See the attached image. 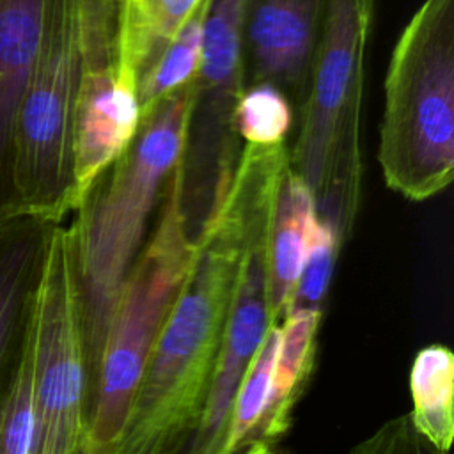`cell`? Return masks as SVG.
Returning <instances> with one entry per match:
<instances>
[{
	"mask_svg": "<svg viewBox=\"0 0 454 454\" xmlns=\"http://www.w3.org/2000/svg\"><path fill=\"white\" fill-rule=\"evenodd\" d=\"M289 147L250 145L209 222L154 342L117 454H181L193 434L223 342L247 245L270 213Z\"/></svg>",
	"mask_w": 454,
	"mask_h": 454,
	"instance_id": "1",
	"label": "cell"
},
{
	"mask_svg": "<svg viewBox=\"0 0 454 454\" xmlns=\"http://www.w3.org/2000/svg\"><path fill=\"white\" fill-rule=\"evenodd\" d=\"M190 101L192 82L149 110L129 145L85 190L64 225L89 395L119 293L179 161Z\"/></svg>",
	"mask_w": 454,
	"mask_h": 454,
	"instance_id": "2",
	"label": "cell"
},
{
	"mask_svg": "<svg viewBox=\"0 0 454 454\" xmlns=\"http://www.w3.org/2000/svg\"><path fill=\"white\" fill-rule=\"evenodd\" d=\"M374 0H326L307 98L289 149L291 168L309 184L317 218L344 247L362 197V99Z\"/></svg>",
	"mask_w": 454,
	"mask_h": 454,
	"instance_id": "3",
	"label": "cell"
},
{
	"mask_svg": "<svg viewBox=\"0 0 454 454\" xmlns=\"http://www.w3.org/2000/svg\"><path fill=\"white\" fill-rule=\"evenodd\" d=\"M378 163L385 184L422 202L454 177V0H426L385 76Z\"/></svg>",
	"mask_w": 454,
	"mask_h": 454,
	"instance_id": "4",
	"label": "cell"
},
{
	"mask_svg": "<svg viewBox=\"0 0 454 454\" xmlns=\"http://www.w3.org/2000/svg\"><path fill=\"white\" fill-rule=\"evenodd\" d=\"M172 174L149 238L119 293L89 395L83 454H117L154 342L193 264Z\"/></svg>",
	"mask_w": 454,
	"mask_h": 454,
	"instance_id": "5",
	"label": "cell"
},
{
	"mask_svg": "<svg viewBox=\"0 0 454 454\" xmlns=\"http://www.w3.org/2000/svg\"><path fill=\"white\" fill-rule=\"evenodd\" d=\"M247 0H211L179 161V211L195 241L225 195L243 142L236 108L247 87L243 25Z\"/></svg>",
	"mask_w": 454,
	"mask_h": 454,
	"instance_id": "6",
	"label": "cell"
},
{
	"mask_svg": "<svg viewBox=\"0 0 454 454\" xmlns=\"http://www.w3.org/2000/svg\"><path fill=\"white\" fill-rule=\"evenodd\" d=\"M78 74V0H59L18 108L12 140V177L21 213L59 223L76 206L74 105Z\"/></svg>",
	"mask_w": 454,
	"mask_h": 454,
	"instance_id": "7",
	"label": "cell"
},
{
	"mask_svg": "<svg viewBox=\"0 0 454 454\" xmlns=\"http://www.w3.org/2000/svg\"><path fill=\"white\" fill-rule=\"evenodd\" d=\"M32 403V454H80L89 387L64 223L53 234L35 303Z\"/></svg>",
	"mask_w": 454,
	"mask_h": 454,
	"instance_id": "8",
	"label": "cell"
},
{
	"mask_svg": "<svg viewBox=\"0 0 454 454\" xmlns=\"http://www.w3.org/2000/svg\"><path fill=\"white\" fill-rule=\"evenodd\" d=\"M119 7V0H78L80 74L74 105L76 204L94 179L129 145L140 124L137 85L122 67Z\"/></svg>",
	"mask_w": 454,
	"mask_h": 454,
	"instance_id": "9",
	"label": "cell"
},
{
	"mask_svg": "<svg viewBox=\"0 0 454 454\" xmlns=\"http://www.w3.org/2000/svg\"><path fill=\"white\" fill-rule=\"evenodd\" d=\"M268 223L270 218L257 225L247 245L211 385L197 427L183 454H223L238 387L270 330L266 293Z\"/></svg>",
	"mask_w": 454,
	"mask_h": 454,
	"instance_id": "10",
	"label": "cell"
},
{
	"mask_svg": "<svg viewBox=\"0 0 454 454\" xmlns=\"http://www.w3.org/2000/svg\"><path fill=\"white\" fill-rule=\"evenodd\" d=\"M326 0H247L243 48L247 85L271 83L301 108L321 35Z\"/></svg>",
	"mask_w": 454,
	"mask_h": 454,
	"instance_id": "11",
	"label": "cell"
},
{
	"mask_svg": "<svg viewBox=\"0 0 454 454\" xmlns=\"http://www.w3.org/2000/svg\"><path fill=\"white\" fill-rule=\"evenodd\" d=\"M59 225L30 213L0 223V417L32 344L37 294Z\"/></svg>",
	"mask_w": 454,
	"mask_h": 454,
	"instance_id": "12",
	"label": "cell"
},
{
	"mask_svg": "<svg viewBox=\"0 0 454 454\" xmlns=\"http://www.w3.org/2000/svg\"><path fill=\"white\" fill-rule=\"evenodd\" d=\"M59 0H0V223L21 215L12 177L14 124Z\"/></svg>",
	"mask_w": 454,
	"mask_h": 454,
	"instance_id": "13",
	"label": "cell"
},
{
	"mask_svg": "<svg viewBox=\"0 0 454 454\" xmlns=\"http://www.w3.org/2000/svg\"><path fill=\"white\" fill-rule=\"evenodd\" d=\"M316 220L314 195L287 160L275 186L266 232L270 326H280L291 310Z\"/></svg>",
	"mask_w": 454,
	"mask_h": 454,
	"instance_id": "14",
	"label": "cell"
},
{
	"mask_svg": "<svg viewBox=\"0 0 454 454\" xmlns=\"http://www.w3.org/2000/svg\"><path fill=\"white\" fill-rule=\"evenodd\" d=\"M325 312L291 310L282 321L278 353L273 374V390L268 411L259 427V438L270 445H280L293 424V413L305 394L316 367L317 339Z\"/></svg>",
	"mask_w": 454,
	"mask_h": 454,
	"instance_id": "15",
	"label": "cell"
},
{
	"mask_svg": "<svg viewBox=\"0 0 454 454\" xmlns=\"http://www.w3.org/2000/svg\"><path fill=\"white\" fill-rule=\"evenodd\" d=\"M415 429L438 450L449 454L454 440V355L443 344L420 348L408 378Z\"/></svg>",
	"mask_w": 454,
	"mask_h": 454,
	"instance_id": "16",
	"label": "cell"
},
{
	"mask_svg": "<svg viewBox=\"0 0 454 454\" xmlns=\"http://www.w3.org/2000/svg\"><path fill=\"white\" fill-rule=\"evenodd\" d=\"M211 0H202L200 5L179 27L172 41L167 44L156 64L145 73L137 85L140 119L153 110L161 99L188 85L199 67L204 27Z\"/></svg>",
	"mask_w": 454,
	"mask_h": 454,
	"instance_id": "17",
	"label": "cell"
},
{
	"mask_svg": "<svg viewBox=\"0 0 454 454\" xmlns=\"http://www.w3.org/2000/svg\"><path fill=\"white\" fill-rule=\"evenodd\" d=\"M202 0H154L142 23L121 35V57L126 74L138 85L156 64L179 27Z\"/></svg>",
	"mask_w": 454,
	"mask_h": 454,
	"instance_id": "18",
	"label": "cell"
},
{
	"mask_svg": "<svg viewBox=\"0 0 454 454\" xmlns=\"http://www.w3.org/2000/svg\"><path fill=\"white\" fill-rule=\"evenodd\" d=\"M293 122V105L277 87L262 82L245 87L236 108V131L243 144H286Z\"/></svg>",
	"mask_w": 454,
	"mask_h": 454,
	"instance_id": "19",
	"label": "cell"
},
{
	"mask_svg": "<svg viewBox=\"0 0 454 454\" xmlns=\"http://www.w3.org/2000/svg\"><path fill=\"white\" fill-rule=\"evenodd\" d=\"M342 248L344 247L340 245L333 229L317 218L294 291L291 310L300 309L325 312V300L328 296L335 264Z\"/></svg>",
	"mask_w": 454,
	"mask_h": 454,
	"instance_id": "20",
	"label": "cell"
},
{
	"mask_svg": "<svg viewBox=\"0 0 454 454\" xmlns=\"http://www.w3.org/2000/svg\"><path fill=\"white\" fill-rule=\"evenodd\" d=\"M348 454H445L426 440L408 413L385 420Z\"/></svg>",
	"mask_w": 454,
	"mask_h": 454,
	"instance_id": "21",
	"label": "cell"
},
{
	"mask_svg": "<svg viewBox=\"0 0 454 454\" xmlns=\"http://www.w3.org/2000/svg\"><path fill=\"white\" fill-rule=\"evenodd\" d=\"M154 0H119V18H121V35L135 30L145 14L149 12Z\"/></svg>",
	"mask_w": 454,
	"mask_h": 454,
	"instance_id": "22",
	"label": "cell"
},
{
	"mask_svg": "<svg viewBox=\"0 0 454 454\" xmlns=\"http://www.w3.org/2000/svg\"><path fill=\"white\" fill-rule=\"evenodd\" d=\"M80 454H83V452H80Z\"/></svg>",
	"mask_w": 454,
	"mask_h": 454,
	"instance_id": "23",
	"label": "cell"
},
{
	"mask_svg": "<svg viewBox=\"0 0 454 454\" xmlns=\"http://www.w3.org/2000/svg\"><path fill=\"white\" fill-rule=\"evenodd\" d=\"M181 454H183V452H181Z\"/></svg>",
	"mask_w": 454,
	"mask_h": 454,
	"instance_id": "24",
	"label": "cell"
}]
</instances>
